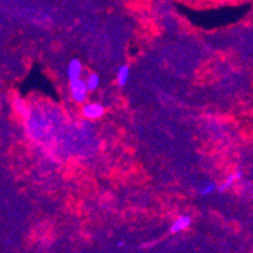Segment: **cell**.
<instances>
[{
    "label": "cell",
    "mask_w": 253,
    "mask_h": 253,
    "mask_svg": "<svg viewBox=\"0 0 253 253\" xmlns=\"http://www.w3.org/2000/svg\"><path fill=\"white\" fill-rule=\"evenodd\" d=\"M70 91H71V97L75 101L76 103H84L86 101L87 95H88V86H87L86 81L78 78L75 81L70 82Z\"/></svg>",
    "instance_id": "6da1fadb"
},
{
    "label": "cell",
    "mask_w": 253,
    "mask_h": 253,
    "mask_svg": "<svg viewBox=\"0 0 253 253\" xmlns=\"http://www.w3.org/2000/svg\"><path fill=\"white\" fill-rule=\"evenodd\" d=\"M82 115H84L86 119L89 120H96L100 119L105 115V107H103L101 103L97 102H91L86 103V105L82 107Z\"/></svg>",
    "instance_id": "7a4b0ae2"
},
{
    "label": "cell",
    "mask_w": 253,
    "mask_h": 253,
    "mask_svg": "<svg viewBox=\"0 0 253 253\" xmlns=\"http://www.w3.org/2000/svg\"><path fill=\"white\" fill-rule=\"evenodd\" d=\"M82 76V63L80 59L73 58L71 59L70 63L67 66V77L68 81H75V80H78L81 78Z\"/></svg>",
    "instance_id": "3957f363"
},
{
    "label": "cell",
    "mask_w": 253,
    "mask_h": 253,
    "mask_svg": "<svg viewBox=\"0 0 253 253\" xmlns=\"http://www.w3.org/2000/svg\"><path fill=\"white\" fill-rule=\"evenodd\" d=\"M190 224H192V218L189 215H181V217L176 218L172 222L171 227H170V232L171 233H179V232H183L189 228Z\"/></svg>",
    "instance_id": "277c9868"
},
{
    "label": "cell",
    "mask_w": 253,
    "mask_h": 253,
    "mask_svg": "<svg viewBox=\"0 0 253 253\" xmlns=\"http://www.w3.org/2000/svg\"><path fill=\"white\" fill-rule=\"evenodd\" d=\"M128 78H130V67H128L127 64H123L119 68L116 75V81L119 86H125L127 84Z\"/></svg>",
    "instance_id": "5b68a950"
},
{
    "label": "cell",
    "mask_w": 253,
    "mask_h": 253,
    "mask_svg": "<svg viewBox=\"0 0 253 253\" xmlns=\"http://www.w3.org/2000/svg\"><path fill=\"white\" fill-rule=\"evenodd\" d=\"M241 176H242V172L241 171H236V172H232V174H229V175L227 176V179L223 181L222 185L219 186L220 192H224V190L229 189V188H231V186L233 185V184L236 183L238 179H241Z\"/></svg>",
    "instance_id": "8992f818"
},
{
    "label": "cell",
    "mask_w": 253,
    "mask_h": 253,
    "mask_svg": "<svg viewBox=\"0 0 253 253\" xmlns=\"http://www.w3.org/2000/svg\"><path fill=\"white\" fill-rule=\"evenodd\" d=\"M86 84L87 86H88L89 91H96V89L98 88V86H100V77H98V75H96V73H91V75L87 77Z\"/></svg>",
    "instance_id": "52a82bcc"
},
{
    "label": "cell",
    "mask_w": 253,
    "mask_h": 253,
    "mask_svg": "<svg viewBox=\"0 0 253 253\" xmlns=\"http://www.w3.org/2000/svg\"><path fill=\"white\" fill-rule=\"evenodd\" d=\"M215 189H217V184H215V183H207V184H204V185L201 188V190H199V194H201L202 197H207V195L211 194V193L214 192Z\"/></svg>",
    "instance_id": "ba28073f"
}]
</instances>
